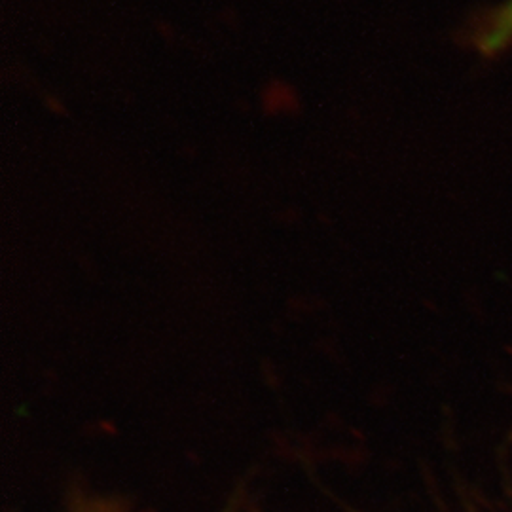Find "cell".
<instances>
[{
	"mask_svg": "<svg viewBox=\"0 0 512 512\" xmlns=\"http://www.w3.org/2000/svg\"><path fill=\"white\" fill-rule=\"evenodd\" d=\"M473 46L486 57L501 55L512 48V0L490 8L473 27Z\"/></svg>",
	"mask_w": 512,
	"mask_h": 512,
	"instance_id": "6da1fadb",
	"label": "cell"
}]
</instances>
